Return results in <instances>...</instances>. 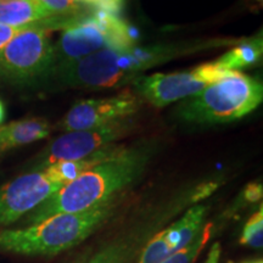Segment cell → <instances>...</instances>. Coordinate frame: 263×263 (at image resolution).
<instances>
[{"label": "cell", "mask_w": 263, "mask_h": 263, "mask_svg": "<svg viewBox=\"0 0 263 263\" xmlns=\"http://www.w3.org/2000/svg\"><path fill=\"white\" fill-rule=\"evenodd\" d=\"M217 47L209 43L133 45L126 49L105 48L80 60L66 62L50 71L58 84L68 88H112L133 81L140 72L199 49Z\"/></svg>", "instance_id": "obj_1"}, {"label": "cell", "mask_w": 263, "mask_h": 263, "mask_svg": "<svg viewBox=\"0 0 263 263\" xmlns=\"http://www.w3.org/2000/svg\"><path fill=\"white\" fill-rule=\"evenodd\" d=\"M150 159V150L122 146L104 162L65 184L37 209L26 222L34 224L58 213L81 212L110 201L141 176Z\"/></svg>", "instance_id": "obj_2"}, {"label": "cell", "mask_w": 263, "mask_h": 263, "mask_svg": "<svg viewBox=\"0 0 263 263\" xmlns=\"http://www.w3.org/2000/svg\"><path fill=\"white\" fill-rule=\"evenodd\" d=\"M114 200L81 212L58 213L24 228L0 232V250L24 256H55L80 245L107 221Z\"/></svg>", "instance_id": "obj_3"}, {"label": "cell", "mask_w": 263, "mask_h": 263, "mask_svg": "<svg viewBox=\"0 0 263 263\" xmlns=\"http://www.w3.org/2000/svg\"><path fill=\"white\" fill-rule=\"evenodd\" d=\"M262 99L263 87L257 80L238 71H229L201 91L183 99L176 115L193 124L232 122L252 112Z\"/></svg>", "instance_id": "obj_4"}, {"label": "cell", "mask_w": 263, "mask_h": 263, "mask_svg": "<svg viewBox=\"0 0 263 263\" xmlns=\"http://www.w3.org/2000/svg\"><path fill=\"white\" fill-rule=\"evenodd\" d=\"M70 20V16H57L18 33L0 51V73L21 83H31L49 76L54 64L50 32L64 28Z\"/></svg>", "instance_id": "obj_5"}, {"label": "cell", "mask_w": 263, "mask_h": 263, "mask_svg": "<svg viewBox=\"0 0 263 263\" xmlns=\"http://www.w3.org/2000/svg\"><path fill=\"white\" fill-rule=\"evenodd\" d=\"M228 72L213 61L188 71L138 76L133 80V84L140 98H144L154 106L163 107L195 95L207 85L221 80Z\"/></svg>", "instance_id": "obj_6"}, {"label": "cell", "mask_w": 263, "mask_h": 263, "mask_svg": "<svg viewBox=\"0 0 263 263\" xmlns=\"http://www.w3.org/2000/svg\"><path fill=\"white\" fill-rule=\"evenodd\" d=\"M133 129L129 118L116 121L105 126L85 130L67 132L59 137L42 151L35 162V171H42L51 164L65 161L81 160L104 149Z\"/></svg>", "instance_id": "obj_7"}, {"label": "cell", "mask_w": 263, "mask_h": 263, "mask_svg": "<svg viewBox=\"0 0 263 263\" xmlns=\"http://www.w3.org/2000/svg\"><path fill=\"white\" fill-rule=\"evenodd\" d=\"M62 188L44 171L22 174L0 188V227L10 226Z\"/></svg>", "instance_id": "obj_8"}, {"label": "cell", "mask_w": 263, "mask_h": 263, "mask_svg": "<svg viewBox=\"0 0 263 263\" xmlns=\"http://www.w3.org/2000/svg\"><path fill=\"white\" fill-rule=\"evenodd\" d=\"M140 98L130 93L104 99H88L73 105L58 123L57 129L65 132L85 130L129 118L140 107Z\"/></svg>", "instance_id": "obj_9"}, {"label": "cell", "mask_w": 263, "mask_h": 263, "mask_svg": "<svg viewBox=\"0 0 263 263\" xmlns=\"http://www.w3.org/2000/svg\"><path fill=\"white\" fill-rule=\"evenodd\" d=\"M51 126L44 118H26L0 127V153L44 139Z\"/></svg>", "instance_id": "obj_10"}, {"label": "cell", "mask_w": 263, "mask_h": 263, "mask_svg": "<svg viewBox=\"0 0 263 263\" xmlns=\"http://www.w3.org/2000/svg\"><path fill=\"white\" fill-rule=\"evenodd\" d=\"M57 17L39 0H0V25L26 27Z\"/></svg>", "instance_id": "obj_11"}, {"label": "cell", "mask_w": 263, "mask_h": 263, "mask_svg": "<svg viewBox=\"0 0 263 263\" xmlns=\"http://www.w3.org/2000/svg\"><path fill=\"white\" fill-rule=\"evenodd\" d=\"M122 146H115V145H108L104 149L97 151V153L91 154V155L84 157L81 160H74V161H65V162H58L51 164V166L44 168L45 173L48 174L50 178L59 184H61L62 186L65 184L72 182V180L80 177L81 174H83L97 166V164L104 162L110 157H112L115 154Z\"/></svg>", "instance_id": "obj_12"}, {"label": "cell", "mask_w": 263, "mask_h": 263, "mask_svg": "<svg viewBox=\"0 0 263 263\" xmlns=\"http://www.w3.org/2000/svg\"><path fill=\"white\" fill-rule=\"evenodd\" d=\"M263 42L262 35H256L248 41L239 43L236 47L217 59L216 64L226 71H238L241 68L257 65L262 59Z\"/></svg>", "instance_id": "obj_13"}, {"label": "cell", "mask_w": 263, "mask_h": 263, "mask_svg": "<svg viewBox=\"0 0 263 263\" xmlns=\"http://www.w3.org/2000/svg\"><path fill=\"white\" fill-rule=\"evenodd\" d=\"M206 211V206H194L178 222H176L170 228L166 229L173 251L185 246L199 234L203 219H205Z\"/></svg>", "instance_id": "obj_14"}, {"label": "cell", "mask_w": 263, "mask_h": 263, "mask_svg": "<svg viewBox=\"0 0 263 263\" xmlns=\"http://www.w3.org/2000/svg\"><path fill=\"white\" fill-rule=\"evenodd\" d=\"M212 235V224H207L192 241L170 254L160 263H193L197 256L201 254L203 248L210 241Z\"/></svg>", "instance_id": "obj_15"}, {"label": "cell", "mask_w": 263, "mask_h": 263, "mask_svg": "<svg viewBox=\"0 0 263 263\" xmlns=\"http://www.w3.org/2000/svg\"><path fill=\"white\" fill-rule=\"evenodd\" d=\"M132 245L124 241L108 244L81 263H129Z\"/></svg>", "instance_id": "obj_16"}, {"label": "cell", "mask_w": 263, "mask_h": 263, "mask_svg": "<svg viewBox=\"0 0 263 263\" xmlns=\"http://www.w3.org/2000/svg\"><path fill=\"white\" fill-rule=\"evenodd\" d=\"M172 252V245L167 236V230L164 229L154 236L144 248L138 263H160Z\"/></svg>", "instance_id": "obj_17"}, {"label": "cell", "mask_w": 263, "mask_h": 263, "mask_svg": "<svg viewBox=\"0 0 263 263\" xmlns=\"http://www.w3.org/2000/svg\"><path fill=\"white\" fill-rule=\"evenodd\" d=\"M240 244L254 249H261L263 245V210L259 207L257 212L249 218L242 229Z\"/></svg>", "instance_id": "obj_18"}, {"label": "cell", "mask_w": 263, "mask_h": 263, "mask_svg": "<svg viewBox=\"0 0 263 263\" xmlns=\"http://www.w3.org/2000/svg\"><path fill=\"white\" fill-rule=\"evenodd\" d=\"M52 15L55 16H76L81 8L80 0H39Z\"/></svg>", "instance_id": "obj_19"}, {"label": "cell", "mask_w": 263, "mask_h": 263, "mask_svg": "<svg viewBox=\"0 0 263 263\" xmlns=\"http://www.w3.org/2000/svg\"><path fill=\"white\" fill-rule=\"evenodd\" d=\"M27 27H29V26H26V27H11V26L0 25V51H2L3 49H4L6 45L18 34V33L25 31Z\"/></svg>", "instance_id": "obj_20"}, {"label": "cell", "mask_w": 263, "mask_h": 263, "mask_svg": "<svg viewBox=\"0 0 263 263\" xmlns=\"http://www.w3.org/2000/svg\"><path fill=\"white\" fill-rule=\"evenodd\" d=\"M217 186H218V184L213 183V182L202 184V185H200L199 188L196 189V192L193 196V200L194 201H199V200L203 199V197L211 195V194L217 189Z\"/></svg>", "instance_id": "obj_21"}, {"label": "cell", "mask_w": 263, "mask_h": 263, "mask_svg": "<svg viewBox=\"0 0 263 263\" xmlns=\"http://www.w3.org/2000/svg\"><path fill=\"white\" fill-rule=\"evenodd\" d=\"M245 199L250 202L258 201L262 197V185L261 184H250L245 189Z\"/></svg>", "instance_id": "obj_22"}, {"label": "cell", "mask_w": 263, "mask_h": 263, "mask_svg": "<svg viewBox=\"0 0 263 263\" xmlns=\"http://www.w3.org/2000/svg\"><path fill=\"white\" fill-rule=\"evenodd\" d=\"M219 258H221V245H219V242H215L203 263H218Z\"/></svg>", "instance_id": "obj_23"}, {"label": "cell", "mask_w": 263, "mask_h": 263, "mask_svg": "<svg viewBox=\"0 0 263 263\" xmlns=\"http://www.w3.org/2000/svg\"><path fill=\"white\" fill-rule=\"evenodd\" d=\"M5 118V110H4V105H3L2 101H0V124L3 123Z\"/></svg>", "instance_id": "obj_24"}, {"label": "cell", "mask_w": 263, "mask_h": 263, "mask_svg": "<svg viewBox=\"0 0 263 263\" xmlns=\"http://www.w3.org/2000/svg\"><path fill=\"white\" fill-rule=\"evenodd\" d=\"M244 263H263L262 259H257V261H250V262H244Z\"/></svg>", "instance_id": "obj_25"}, {"label": "cell", "mask_w": 263, "mask_h": 263, "mask_svg": "<svg viewBox=\"0 0 263 263\" xmlns=\"http://www.w3.org/2000/svg\"><path fill=\"white\" fill-rule=\"evenodd\" d=\"M117 2H121V0H117Z\"/></svg>", "instance_id": "obj_26"}]
</instances>
